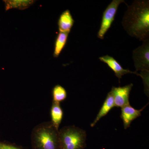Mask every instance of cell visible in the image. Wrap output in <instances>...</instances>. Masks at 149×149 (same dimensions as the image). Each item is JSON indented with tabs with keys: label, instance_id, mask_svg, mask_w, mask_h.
I'll return each mask as SVG.
<instances>
[{
	"label": "cell",
	"instance_id": "obj_13",
	"mask_svg": "<svg viewBox=\"0 0 149 149\" xmlns=\"http://www.w3.org/2000/svg\"><path fill=\"white\" fill-rule=\"evenodd\" d=\"M69 33L59 32L56 37L54 44L53 56L54 57L58 58L61 53L67 42Z\"/></svg>",
	"mask_w": 149,
	"mask_h": 149
},
{
	"label": "cell",
	"instance_id": "obj_3",
	"mask_svg": "<svg viewBox=\"0 0 149 149\" xmlns=\"http://www.w3.org/2000/svg\"><path fill=\"white\" fill-rule=\"evenodd\" d=\"M87 134L83 129L74 125L63 127L59 130L60 149H84Z\"/></svg>",
	"mask_w": 149,
	"mask_h": 149
},
{
	"label": "cell",
	"instance_id": "obj_7",
	"mask_svg": "<svg viewBox=\"0 0 149 149\" xmlns=\"http://www.w3.org/2000/svg\"><path fill=\"white\" fill-rule=\"evenodd\" d=\"M99 59L102 62L106 63L110 68L114 72L116 76L119 79V82L120 83V79L122 76L128 73H133L139 75V74L136 72H132L128 69L123 68L121 65L113 57L107 55L102 56L99 58Z\"/></svg>",
	"mask_w": 149,
	"mask_h": 149
},
{
	"label": "cell",
	"instance_id": "obj_2",
	"mask_svg": "<svg viewBox=\"0 0 149 149\" xmlns=\"http://www.w3.org/2000/svg\"><path fill=\"white\" fill-rule=\"evenodd\" d=\"M32 149H60L59 130L50 121L35 126L31 135Z\"/></svg>",
	"mask_w": 149,
	"mask_h": 149
},
{
	"label": "cell",
	"instance_id": "obj_9",
	"mask_svg": "<svg viewBox=\"0 0 149 149\" xmlns=\"http://www.w3.org/2000/svg\"><path fill=\"white\" fill-rule=\"evenodd\" d=\"M114 107L115 106L113 95L111 91L108 93L105 100L104 101L95 119L92 123H91V127H94L99 120H100L102 118L106 116Z\"/></svg>",
	"mask_w": 149,
	"mask_h": 149
},
{
	"label": "cell",
	"instance_id": "obj_14",
	"mask_svg": "<svg viewBox=\"0 0 149 149\" xmlns=\"http://www.w3.org/2000/svg\"><path fill=\"white\" fill-rule=\"evenodd\" d=\"M53 102L60 104L64 101L67 97L66 91L63 87L60 85H56L52 91Z\"/></svg>",
	"mask_w": 149,
	"mask_h": 149
},
{
	"label": "cell",
	"instance_id": "obj_10",
	"mask_svg": "<svg viewBox=\"0 0 149 149\" xmlns=\"http://www.w3.org/2000/svg\"><path fill=\"white\" fill-rule=\"evenodd\" d=\"M74 21L69 10H66L61 15L58 22L59 32L69 33L74 24Z\"/></svg>",
	"mask_w": 149,
	"mask_h": 149
},
{
	"label": "cell",
	"instance_id": "obj_4",
	"mask_svg": "<svg viewBox=\"0 0 149 149\" xmlns=\"http://www.w3.org/2000/svg\"><path fill=\"white\" fill-rule=\"evenodd\" d=\"M125 3L124 0H113L107 7L103 14L100 27L97 33L99 39H104L106 33L111 27L118 6L121 3Z\"/></svg>",
	"mask_w": 149,
	"mask_h": 149
},
{
	"label": "cell",
	"instance_id": "obj_12",
	"mask_svg": "<svg viewBox=\"0 0 149 149\" xmlns=\"http://www.w3.org/2000/svg\"><path fill=\"white\" fill-rule=\"evenodd\" d=\"M5 4L6 11L12 9H16L24 10L32 6L35 1L32 0H4L3 1Z\"/></svg>",
	"mask_w": 149,
	"mask_h": 149
},
{
	"label": "cell",
	"instance_id": "obj_8",
	"mask_svg": "<svg viewBox=\"0 0 149 149\" xmlns=\"http://www.w3.org/2000/svg\"><path fill=\"white\" fill-rule=\"evenodd\" d=\"M148 106L146 105L141 109H135L130 104L121 108L120 118L123 122V126L125 129L130 127V124L133 120L141 116V112Z\"/></svg>",
	"mask_w": 149,
	"mask_h": 149
},
{
	"label": "cell",
	"instance_id": "obj_11",
	"mask_svg": "<svg viewBox=\"0 0 149 149\" xmlns=\"http://www.w3.org/2000/svg\"><path fill=\"white\" fill-rule=\"evenodd\" d=\"M50 116L52 124L59 130L63 116V111L60 104L52 102L50 109Z\"/></svg>",
	"mask_w": 149,
	"mask_h": 149
},
{
	"label": "cell",
	"instance_id": "obj_6",
	"mask_svg": "<svg viewBox=\"0 0 149 149\" xmlns=\"http://www.w3.org/2000/svg\"><path fill=\"white\" fill-rule=\"evenodd\" d=\"M133 87V84H129L123 87H113L111 91L114 100L115 107L122 108L130 104L129 95Z\"/></svg>",
	"mask_w": 149,
	"mask_h": 149
},
{
	"label": "cell",
	"instance_id": "obj_5",
	"mask_svg": "<svg viewBox=\"0 0 149 149\" xmlns=\"http://www.w3.org/2000/svg\"><path fill=\"white\" fill-rule=\"evenodd\" d=\"M133 50V59L136 71L149 72V38Z\"/></svg>",
	"mask_w": 149,
	"mask_h": 149
},
{
	"label": "cell",
	"instance_id": "obj_15",
	"mask_svg": "<svg viewBox=\"0 0 149 149\" xmlns=\"http://www.w3.org/2000/svg\"><path fill=\"white\" fill-rule=\"evenodd\" d=\"M0 149H23L20 147L8 142L0 141Z\"/></svg>",
	"mask_w": 149,
	"mask_h": 149
},
{
	"label": "cell",
	"instance_id": "obj_1",
	"mask_svg": "<svg viewBox=\"0 0 149 149\" xmlns=\"http://www.w3.org/2000/svg\"><path fill=\"white\" fill-rule=\"evenodd\" d=\"M127 6L121 22L124 30L140 41L149 39V1L136 0Z\"/></svg>",
	"mask_w": 149,
	"mask_h": 149
}]
</instances>
